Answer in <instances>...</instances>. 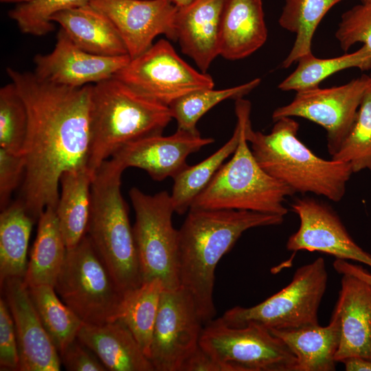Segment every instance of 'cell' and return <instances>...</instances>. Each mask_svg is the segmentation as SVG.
I'll list each match as a JSON object with an SVG mask.
<instances>
[{
    "label": "cell",
    "mask_w": 371,
    "mask_h": 371,
    "mask_svg": "<svg viewBox=\"0 0 371 371\" xmlns=\"http://www.w3.org/2000/svg\"><path fill=\"white\" fill-rule=\"evenodd\" d=\"M181 371H227L226 367L203 350L198 348L186 359Z\"/></svg>",
    "instance_id": "obj_41"
},
{
    "label": "cell",
    "mask_w": 371,
    "mask_h": 371,
    "mask_svg": "<svg viewBox=\"0 0 371 371\" xmlns=\"http://www.w3.org/2000/svg\"><path fill=\"white\" fill-rule=\"evenodd\" d=\"M203 327L199 346L227 371H297V359L268 329L251 324L233 327L219 318Z\"/></svg>",
    "instance_id": "obj_10"
},
{
    "label": "cell",
    "mask_w": 371,
    "mask_h": 371,
    "mask_svg": "<svg viewBox=\"0 0 371 371\" xmlns=\"http://www.w3.org/2000/svg\"><path fill=\"white\" fill-rule=\"evenodd\" d=\"M172 119L168 106L144 95L115 76L92 85L88 167L95 172L124 146L161 135Z\"/></svg>",
    "instance_id": "obj_3"
},
{
    "label": "cell",
    "mask_w": 371,
    "mask_h": 371,
    "mask_svg": "<svg viewBox=\"0 0 371 371\" xmlns=\"http://www.w3.org/2000/svg\"><path fill=\"white\" fill-rule=\"evenodd\" d=\"M225 0H196L177 8L176 41L201 71L206 73L219 56L220 23Z\"/></svg>",
    "instance_id": "obj_20"
},
{
    "label": "cell",
    "mask_w": 371,
    "mask_h": 371,
    "mask_svg": "<svg viewBox=\"0 0 371 371\" xmlns=\"http://www.w3.org/2000/svg\"><path fill=\"white\" fill-rule=\"evenodd\" d=\"M123 171L109 159L95 172L86 234L119 289L126 293L140 286L143 280L133 227L121 193Z\"/></svg>",
    "instance_id": "obj_6"
},
{
    "label": "cell",
    "mask_w": 371,
    "mask_h": 371,
    "mask_svg": "<svg viewBox=\"0 0 371 371\" xmlns=\"http://www.w3.org/2000/svg\"><path fill=\"white\" fill-rule=\"evenodd\" d=\"M333 266L339 274L356 276L371 285V272L359 265H355L346 260L335 259Z\"/></svg>",
    "instance_id": "obj_42"
},
{
    "label": "cell",
    "mask_w": 371,
    "mask_h": 371,
    "mask_svg": "<svg viewBox=\"0 0 371 371\" xmlns=\"http://www.w3.org/2000/svg\"><path fill=\"white\" fill-rule=\"evenodd\" d=\"M267 38L262 0H225L220 23L219 56L235 60L249 56Z\"/></svg>",
    "instance_id": "obj_21"
},
{
    "label": "cell",
    "mask_w": 371,
    "mask_h": 371,
    "mask_svg": "<svg viewBox=\"0 0 371 371\" xmlns=\"http://www.w3.org/2000/svg\"><path fill=\"white\" fill-rule=\"evenodd\" d=\"M25 162L23 155H15L0 148V207L8 206L13 191L23 179Z\"/></svg>",
    "instance_id": "obj_39"
},
{
    "label": "cell",
    "mask_w": 371,
    "mask_h": 371,
    "mask_svg": "<svg viewBox=\"0 0 371 371\" xmlns=\"http://www.w3.org/2000/svg\"><path fill=\"white\" fill-rule=\"evenodd\" d=\"M90 0H31L9 11L20 31L36 36L54 30L52 17L62 11L89 3Z\"/></svg>",
    "instance_id": "obj_36"
},
{
    "label": "cell",
    "mask_w": 371,
    "mask_h": 371,
    "mask_svg": "<svg viewBox=\"0 0 371 371\" xmlns=\"http://www.w3.org/2000/svg\"><path fill=\"white\" fill-rule=\"evenodd\" d=\"M274 122L269 134L254 131L251 122L246 127L247 140L260 167L295 192L341 201L353 173L350 164L317 156L298 139L299 124L292 117Z\"/></svg>",
    "instance_id": "obj_4"
},
{
    "label": "cell",
    "mask_w": 371,
    "mask_h": 371,
    "mask_svg": "<svg viewBox=\"0 0 371 371\" xmlns=\"http://www.w3.org/2000/svg\"><path fill=\"white\" fill-rule=\"evenodd\" d=\"M6 72L27 111L19 200L35 221L46 207L56 209L62 174L87 166L92 85L71 87L42 80L33 72L11 67Z\"/></svg>",
    "instance_id": "obj_1"
},
{
    "label": "cell",
    "mask_w": 371,
    "mask_h": 371,
    "mask_svg": "<svg viewBox=\"0 0 371 371\" xmlns=\"http://www.w3.org/2000/svg\"><path fill=\"white\" fill-rule=\"evenodd\" d=\"M370 83L371 76L363 75L343 85L297 91L290 103L273 111L272 118L299 117L320 125L326 131L333 156L347 136Z\"/></svg>",
    "instance_id": "obj_12"
},
{
    "label": "cell",
    "mask_w": 371,
    "mask_h": 371,
    "mask_svg": "<svg viewBox=\"0 0 371 371\" xmlns=\"http://www.w3.org/2000/svg\"><path fill=\"white\" fill-rule=\"evenodd\" d=\"M291 207L300 218V227L289 236L286 245L288 250L318 251L371 267V254L355 242L338 214L328 204L313 198H302L296 199Z\"/></svg>",
    "instance_id": "obj_14"
},
{
    "label": "cell",
    "mask_w": 371,
    "mask_h": 371,
    "mask_svg": "<svg viewBox=\"0 0 371 371\" xmlns=\"http://www.w3.org/2000/svg\"><path fill=\"white\" fill-rule=\"evenodd\" d=\"M31 0H0L2 3H23L28 2Z\"/></svg>",
    "instance_id": "obj_45"
},
{
    "label": "cell",
    "mask_w": 371,
    "mask_h": 371,
    "mask_svg": "<svg viewBox=\"0 0 371 371\" xmlns=\"http://www.w3.org/2000/svg\"><path fill=\"white\" fill-rule=\"evenodd\" d=\"M26 105L12 82L0 89V148L23 155L27 131Z\"/></svg>",
    "instance_id": "obj_35"
},
{
    "label": "cell",
    "mask_w": 371,
    "mask_h": 371,
    "mask_svg": "<svg viewBox=\"0 0 371 371\" xmlns=\"http://www.w3.org/2000/svg\"><path fill=\"white\" fill-rule=\"evenodd\" d=\"M135 214L133 227L143 282L161 280L164 288L180 286L178 272L179 230L172 225L170 194L153 195L137 188L129 190Z\"/></svg>",
    "instance_id": "obj_9"
},
{
    "label": "cell",
    "mask_w": 371,
    "mask_h": 371,
    "mask_svg": "<svg viewBox=\"0 0 371 371\" xmlns=\"http://www.w3.org/2000/svg\"><path fill=\"white\" fill-rule=\"evenodd\" d=\"M332 159L348 163L353 172L366 169L371 172V83L347 136Z\"/></svg>",
    "instance_id": "obj_34"
},
{
    "label": "cell",
    "mask_w": 371,
    "mask_h": 371,
    "mask_svg": "<svg viewBox=\"0 0 371 371\" xmlns=\"http://www.w3.org/2000/svg\"><path fill=\"white\" fill-rule=\"evenodd\" d=\"M164 289L162 281L155 278L124 293L118 318L131 330L148 358Z\"/></svg>",
    "instance_id": "obj_30"
},
{
    "label": "cell",
    "mask_w": 371,
    "mask_h": 371,
    "mask_svg": "<svg viewBox=\"0 0 371 371\" xmlns=\"http://www.w3.org/2000/svg\"><path fill=\"white\" fill-rule=\"evenodd\" d=\"M34 219L20 200L0 214V282L10 278H23L27 252Z\"/></svg>",
    "instance_id": "obj_27"
},
{
    "label": "cell",
    "mask_w": 371,
    "mask_h": 371,
    "mask_svg": "<svg viewBox=\"0 0 371 371\" xmlns=\"http://www.w3.org/2000/svg\"><path fill=\"white\" fill-rule=\"evenodd\" d=\"M342 0H284L278 22L295 34L293 45L282 67L288 68L301 57L312 53L315 32L322 19L333 6Z\"/></svg>",
    "instance_id": "obj_28"
},
{
    "label": "cell",
    "mask_w": 371,
    "mask_h": 371,
    "mask_svg": "<svg viewBox=\"0 0 371 371\" xmlns=\"http://www.w3.org/2000/svg\"><path fill=\"white\" fill-rule=\"evenodd\" d=\"M1 287L15 327L19 371H59V353L42 324L23 279L8 278Z\"/></svg>",
    "instance_id": "obj_17"
},
{
    "label": "cell",
    "mask_w": 371,
    "mask_h": 371,
    "mask_svg": "<svg viewBox=\"0 0 371 371\" xmlns=\"http://www.w3.org/2000/svg\"><path fill=\"white\" fill-rule=\"evenodd\" d=\"M203 324L185 289L164 288L148 357L155 371H181L199 345Z\"/></svg>",
    "instance_id": "obj_13"
},
{
    "label": "cell",
    "mask_w": 371,
    "mask_h": 371,
    "mask_svg": "<svg viewBox=\"0 0 371 371\" xmlns=\"http://www.w3.org/2000/svg\"><path fill=\"white\" fill-rule=\"evenodd\" d=\"M260 83L256 78L245 84L223 89L206 88L190 92L169 105L172 118L177 123V129L199 133L196 124L200 118L218 103L228 99L238 100L250 93Z\"/></svg>",
    "instance_id": "obj_33"
},
{
    "label": "cell",
    "mask_w": 371,
    "mask_h": 371,
    "mask_svg": "<svg viewBox=\"0 0 371 371\" xmlns=\"http://www.w3.org/2000/svg\"><path fill=\"white\" fill-rule=\"evenodd\" d=\"M128 55L104 56L79 47L60 28L53 50L34 58V74L45 82L80 87L114 76L130 61Z\"/></svg>",
    "instance_id": "obj_16"
},
{
    "label": "cell",
    "mask_w": 371,
    "mask_h": 371,
    "mask_svg": "<svg viewBox=\"0 0 371 371\" xmlns=\"http://www.w3.org/2000/svg\"><path fill=\"white\" fill-rule=\"evenodd\" d=\"M335 37L345 52L362 43L371 52V1L355 5L341 15Z\"/></svg>",
    "instance_id": "obj_37"
},
{
    "label": "cell",
    "mask_w": 371,
    "mask_h": 371,
    "mask_svg": "<svg viewBox=\"0 0 371 371\" xmlns=\"http://www.w3.org/2000/svg\"><path fill=\"white\" fill-rule=\"evenodd\" d=\"M340 322L337 363L360 357L371 361V285L350 274H343L333 312Z\"/></svg>",
    "instance_id": "obj_19"
},
{
    "label": "cell",
    "mask_w": 371,
    "mask_h": 371,
    "mask_svg": "<svg viewBox=\"0 0 371 371\" xmlns=\"http://www.w3.org/2000/svg\"><path fill=\"white\" fill-rule=\"evenodd\" d=\"M200 133L177 129L169 136L157 135L131 142L110 159L124 170L135 167L145 170L155 181L174 178L188 164L187 157L214 142Z\"/></svg>",
    "instance_id": "obj_18"
},
{
    "label": "cell",
    "mask_w": 371,
    "mask_h": 371,
    "mask_svg": "<svg viewBox=\"0 0 371 371\" xmlns=\"http://www.w3.org/2000/svg\"><path fill=\"white\" fill-rule=\"evenodd\" d=\"M54 289L84 324L101 325L120 317L124 293L87 234L67 249Z\"/></svg>",
    "instance_id": "obj_7"
},
{
    "label": "cell",
    "mask_w": 371,
    "mask_h": 371,
    "mask_svg": "<svg viewBox=\"0 0 371 371\" xmlns=\"http://www.w3.org/2000/svg\"><path fill=\"white\" fill-rule=\"evenodd\" d=\"M94 174L84 166L65 171L60 178L55 212L67 249L75 247L87 233Z\"/></svg>",
    "instance_id": "obj_25"
},
{
    "label": "cell",
    "mask_w": 371,
    "mask_h": 371,
    "mask_svg": "<svg viewBox=\"0 0 371 371\" xmlns=\"http://www.w3.org/2000/svg\"><path fill=\"white\" fill-rule=\"evenodd\" d=\"M38 221L36 238L23 279L27 287L38 285L54 287L67 248L54 208L46 207Z\"/></svg>",
    "instance_id": "obj_26"
},
{
    "label": "cell",
    "mask_w": 371,
    "mask_h": 371,
    "mask_svg": "<svg viewBox=\"0 0 371 371\" xmlns=\"http://www.w3.org/2000/svg\"><path fill=\"white\" fill-rule=\"evenodd\" d=\"M240 133V126L237 123L232 136L223 146L202 161L194 166L188 165L173 178L170 197L175 212L183 214L190 210L225 159L236 150Z\"/></svg>",
    "instance_id": "obj_29"
},
{
    "label": "cell",
    "mask_w": 371,
    "mask_h": 371,
    "mask_svg": "<svg viewBox=\"0 0 371 371\" xmlns=\"http://www.w3.org/2000/svg\"><path fill=\"white\" fill-rule=\"evenodd\" d=\"M328 273L323 258L299 267L291 282L278 293L251 306H234L219 319L233 327L254 324L268 330H291L318 322Z\"/></svg>",
    "instance_id": "obj_8"
},
{
    "label": "cell",
    "mask_w": 371,
    "mask_h": 371,
    "mask_svg": "<svg viewBox=\"0 0 371 371\" xmlns=\"http://www.w3.org/2000/svg\"><path fill=\"white\" fill-rule=\"evenodd\" d=\"M297 62V68L279 84L280 90L297 92L316 88L328 77L350 68L368 70L371 69V52L363 45L354 52L340 56L319 58L311 53Z\"/></svg>",
    "instance_id": "obj_31"
},
{
    "label": "cell",
    "mask_w": 371,
    "mask_h": 371,
    "mask_svg": "<svg viewBox=\"0 0 371 371\" xmlns=\"http://www.w3.org/2000/svg\"><path fill=\"white\" fill-rule=\"evenodd\" d=\"M61 363L69 371H105L106 368L98 356L78 338L59 354Z\"/></svg>",
    "instance_id": "obj_40"
},
{
    "label": "cell",
    "mask_w": 371,
    "mask_h": 371,
    "mask_svg": "<svg viewBox=\"0 0 371 371\" xmlns=\"http://www.w3.org/2000/svg\"><path fill=\"white\" fill-rule=\"evenodd\" d=\"M235 111L240 128L237 148L190 208L247 210L284 216L288 213L285 199L295 192L267 173L248 145L245 130L250 122L251 103L238 99Z\"/></svg>",
    "instance_id": "obj_5"
},
{
    "label": "cell",
    "mask_w": 371,
    "mask_h": 371,
    "mask_svg": "<svg viewBox=\"0 0 371 371\" xmlns=\"http://www.w3.org/2000/svg\"><path fill=\"white\" fill-rule=\"evenodd\" d=\"M284 216L247 210L190 208L179 229L180 286L192 298L203 324L214 319L215 269L247 230L278 225Z\"/></svg>",
    "instance_id": "obj_2"
},
{
    "label": "cell",
    "mask_w": 371,
    "mask_h": 371,
    "mask_svg": "<svg viewBox=\"0 0 371 371\" xmlns=\"http://www.w3.org/2000/svg\"><path fill=\"white\" fill-rule=\"evenodd\" d=\"M361 1V3H363V2H366V1H371V0H359Z\"/></svg>",
    "instance_id": "obj_46"
},
{
    "label": "cell",
    "mask_w": 371,
    "mask_h": 371,
    "mask_svg": "<svg viewBox=\"0 0 371 371\" xmlns=\"http://www.w3.org/2000/svg\"><path fill=\"white\" fill-rule=\"evenodd\" d=\"M77 338L98 356L107 370L155 371L131 330L120 319L101 325L84 324Z\"/></svg>",
    "instance_id": "obj_22"
},
{
    "label": "cell",
    "mask_w": 371,
    "mask_h": 371,
    "mask_svg": "<svg viewBox=\"0 0 371 371\" xmlns=\"http://www.w3.org/2000/svg\"><path fill=\"white\" fill-rule=\"evenodd\" d=\"M341 363L347 371H371V361L363 358L350 357Z\"/></svg>",
    "instance_id": "obj_43"
},
{
    "label": "cell",
    "mask_w": 371,
    "mask_h": 371,
    "mask_svg": "<svg viewBox=\"0 0 371 371\" xmlns=\"http://www.w3.org/2000/svg\"><path fill=\"white\" fill-rule=\"evenodd\" d=\"M281 339L297 359V371H334L340 342V322L333 313L329 324L291 330H269Z\"/></svg>",
    "instance_id": "obj_24"
},
{
    "label": "cell",
    "mask_w": 371,
    "mask_h": 371,
    "mask_svg": "<svg viewBox=\"0 0 371 371\" xmlns=\"http://www.w3.org/2000/svg\"><path fill=\"white\" fill-rule=\"evenodd\" d=\"M51 20L85 51L104 56L128 55L113 22L90 3L58 12Z\"/></svg>",
    "instance_id": "obj_23"
},
{
    "label": "cell",
    "mask_w": 371,
    "mask_h": 371,
    "mask_svg": "<svg viewBox=\"0 0 371 371\" xmlns=\"http://www.w3.org/2000/svg\"><path fill=\"white\" fill-rule=\"evenodd\" d=\"M177 8L186 6L196 0H170Z\"/></svg>",
    "instance_id": "obj_44"
},
{
    "label": "cell",
    "mask_w": 371,
    "mask_h": 371,
    "mask_svg": "<svg viewBox=\"0 0 371 371\" xmlns=\"http://www.w3.org/2000/svg\"><path fill=\"white\" fill-rule=\"evenodd\" d=\"M0 370H19L15 327L5 299H0Z\"/></svg>",
    "instance_id": "obj_38"
},
{
    "label": "cell",
    "mask_w": 371,
    "mask_h": 371,
    "mask_svg": "<svg viewBox=\"0 0 371 371\" xmlns=\"http://www.w3.org/2000/svg\"><path fill=\"white\" fill-rule=\"evenodd\" d=\"M114 76L144 95L168 106L196 90L212 88V78L184 61L166 40L160 39Z\"/></svg>",
    "instance_id": "obj_11"
},
{
    "label": "cell",
    "mask_w": 371,
    "mask_h": 371,
    "mask_svg": "<svg viewBox=\"0 0 371 371\" xmlns=\"http://www.w3.org/2000/svg\"><path fill=\"white\" fill-rule=\"evenodd\" d=\"M89 3L111 19L131 58L147 50L160 34L176 41L177 8L170 0H90Z\"/></svg>",
    "instance_id": "obj_15"
},
{
    "label": "cell",
    "mask_w": 371,
    "mask_h": 371,
    "mask_svg": "<svg viewBox=\"0 0 371 371\" xmlns=\"http://www.w3.org/2000/svg\"><path fill=\"white\" fill-rule=\"evenodd\" d=\"M30 297L48 335L60 354L77 338L83 322L58 297L54 287H28Z\"/></svg>",
    "instance_id": "obj_32"
}]
</instances>
